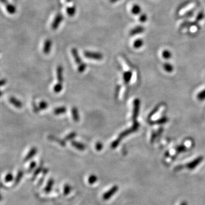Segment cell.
<instances>
[{
  "mask_svg": "<svg viewBox=\"0 0 205 205\" xmlns=\"http://www.w3.org/2000/svg\"><path fill=\"white\" fill-rule=\"evenodd\" d=\"M145 31V29L143 26H138L137 27H135V28L132 29V30L130 31V35H135L136 34H141L144 33Z\"/></svg>",
  "mask_w": 205,
  "mask_h": 205,
  "instance_id": "obj_7",
  "label": "cell"
},
{
  "mask_svg": "<svg viewBox=\"0 0 205 205\" xmlns=\"http://www.w3.org/2000/svg\"><path fill=\"white\" fill-rule=\"evenodd\" d=\"M62 88H63L62 84L58 83L56 84V85H54V87L53 88V90H54V92L59 93L62 90Z\"/></svg>",
  "mask_w": 205,
  "mask_h": 205,
  "instance_id": "obj_21",
  "label": "cell"
},
{
  "mask_svg": "<svg viewBox=\"0 0 205 205\" xmlns=\"http://www.w3.org/2000/svg\"><path fill=\"white\" fill-rule=\"evenodd\" d=\"M131 77V73L130 71H128L124 73V79L126 83H128V81H129Z\"/></svg>",
  "mask_w": 205,
  "mask_h": 205,
  "instance_id": "obj_27",
  "label": "cell"
},
{
  "mask_svg": "<svg viewBox=\"0 0 205 205\" xmlns=\"http://www.w3.org/2000/svg\"><path fill=\"white\" fill-rule=\"evenodd\" d=\"M37 153V149L36 148L33 147V148H31V149L29 152V153L26 155L25 158H24V161L26 162V161L30 160L31 158H32L34 157Z\"/></svg>",
  "mask_w": 205,
  "mask_h": 205,
  "instance_id": "obj_9",
  "label": "cell"
},
{
  "mask_svg": "<svg viewBox=\"0 0 205 205\" xmlns=\"http://www.w3.org/2000/svg\"><path fill=\"white\" fill-rule=\"evenodd\" d=\"M103 148V145L101 142H96V145H95V148L98 151H100Z\"/></svg>",
  "mask_w": 205,
  "mask_h": 205,
  "instance_id": "obj_30",
  "label": "cell"
},
{
  "mask_svg": "<svg viewBox=\"0 0 205 205\" xmlns=\"http://www.w3.org/2000/svg\"><path fill=\"white\" fill-rule=\"evenodd\" d=\"M48 107V104L45 101H41L39 104V108L40 110H46Z\"/></svg>",
  "mask_w": 205,
  "mask_h": 205,
  "instance_id": "obj_24",
  "label": "cell"
},
{
  "mask_svg": "<svg viewBox=\"0 0 205 205\" xmlns=\"http://www.w3.org/2000/svg\"><path fill=\"white\" fill-rule=\"evenodd\" d=\"M1 2L5 5L7 12L10 14H13L16 12V8L15 6L9 3L8 0H1Z\"/></svg>",
  "mask_w": 205,
  "mask_h": 205,
  "instance_id": "obj_4",
  "label": "cell"
},
{
  "mask_svg": "<svg viewBox=\"0 0 205 205\" xmlns=\"http://www.w3.org/2000/svg\"><path fill=\"white\" fill-rule=\"evenodd\" d=\"M70 192H71V186L68 184H66L63 188V193L64 195L66 196L68 195V194H70Z\"/></svg>",
  "mask_w": 205,
  "mask_h": 205,
  "instance_id": "obj_26",
  "label": "cell"
},
{
  "mask_svg": "<svg viewBox=\"0 0 205 205\" xmlns=\"http://www.w3.org/2000/svg\"><path fill=\"white\" fill-rule=\"evenodd\" d=\"M48 138L50 140H51L55 141L56 142H58V144H59L60 145L62 146H65V145H66V141L65 140H61V139H60V138L56 137V136H52V135H50V136H49Z\"/></svg>",
  "mask_w": 205,
  "mask_h": 205,
  "instance_id": "obj_14",
  "label": "cell"
},
{
  "mask_svg": "<svg viewBox=\"0 0 205 205\" xmlns=\"http://www.w3.org/2000/svg\"><path fill=\"white\" fill-rule=\"evenodd\" d=\"M6 80L5 79H2L1 81V86H3L4 85H6Z\"/></svg>",
  "mask_w": 205,
  "mask_h": 205,
  "instance_id": "obj_34",
  "label": "cell"
},
{
  "mask_svg": "<svg viewBox=\"0 0 205 205\" xmlns=\"http://www.w3.org/2000/svg\"><path fill=\"white\" fill-rule=\"evenodd\" d=\"M5 181L6 182H10L11 181H12L13 180V175L12 174H11L10 173H9L8 174H7L5 177Z\"/></svg>",
  "mask_w": 205,
  "mask_h": 205,
  "instance_id": "obj_28",
  "label": "cell"
},
{
  "mask_svg": "<svg viewBox=\"0 0 205 205\" xmlns=\"http://www.w3.org/2000/svg\"><path fill=\"white\" fill-rule=\"evenodd\" d=\"M9 102L14 107L18 108H21L22 107V103L19 100H18L14 97H10L9 98Z\"/></svg>",
  "mask_w": 205,
  "mask_h": 205,
  "instance_id": "obj_11",
  "label": "cell"
},
{
  "mask_svg": "<svg viewBox=\"0 0 205 205\" xmlns=\"http://www.w3.org/2000/svg\"><path fill=\"white\" fill-rule=\"evenodd\" d=\"M66 12L70 17H73L76 13V7L75 6L67 7Z\"/></svg>",
  "mask_w": 205,
  "mask_h": 205,
  "instance_id": "obj_15",
  "label": "cell"
},
{
  "mask_svg": "<svg viewBox=\"0 0 205 205\" xmlns=\"http://www.w3.org/2000/svg\"><path fill=\"white\" fill-rule=\"evenodd\" d=\"M23 175V172L22 171H20L18 172L17 176H16V177L15 178V181H14V184H15L16 185L20 183V182L21 180Z\"/></svg>",
  "mask_w": 205,
  "mask_h": 205,
  "instance_id": "obj_19",
  "label": "cell"
},
{
  "mask_svg": "<svg viewBox=\"0 0 205 205\" xmlns=\"http://www.w3.org/2000/svg\"><path fill=\"white\" fill-rule=\"evenodd\" d=\"M203 12H200L198 14L197 16L196 17V21L198 22L201 21V20L203 18Z\"/></svg>",
  "mask_w": 205,
  "mask_h": 205,
  "instance_id": "obj_32",
  "label": "cell"
},
{
  "mask_svg": "<svg viewBox=\"0 0 205 205\" xmlns=\"http://www.w3.org/2000/svg\"><path fill=\"white\" fill-rule=\"evenodd\" d=\"M164 67L167 71H171L172 70V67L169 63H165L164 65Z\"/></svg>",
  "mask_w": 205,
  "mask_h": 205,
  "instance_id": "obj_33",
  "label": "cell"
},
{
  "mask_svg": "<svg viewBox=\"0 0 205 205\" xmlns=\"http://www.w3.org/2000/svg\"><path fill=\"white\" fill-rule=\"evenodd\" d=\"M84 56L87 58L96 60H100L103 58L102 54L98 52L86 51L84 52Z\"/></svg>",
  "mask_w": 205,
  "mask_h": 205,
  "instance_id": "obj_1",
  "label": "cell"
},
{
  "mask_svg": "<svg viewBox=\"0 0 205 205\" xmlns=\"http://www.w3.org/2000/svg\"><path fill=\"white\" fill-rule=\"evenodd\" d=\"M54 179H52V178H50V179H49V181H47L46 186V187H45V189H44L45 192L49 193V192H51L52 186L54 185Z\"/></svg>",
  "mask_w": 205,
  "mask_h": 205,
  "instance_id": "obj_13",
  "label": "cell"
},
{
  "mask_svg": "<svg viewBox=\"0 0 205 205\" xmlns=\"http://www.w3.org/2000/svg\"><path fill=\"white\" fill-rule=\"evenodd\" d=\"M71 53L73 55V57L75 59V62L77 63V64L79 66H81V64H84L85 63L81 60V58L80 57V56L79 55L78 51L77 50V49L75 48H73L71 49Z\"/></svg>",
  "mask_w": 205,
  "mask_h": 205,
  "instance_id": "obj_5",
  "label": "cell"
},
{
  "mask_svg": "<svg viewBox=\"0 0 205 205\" xmlns=\"http://www.w3.org/2000/svg\"><path fill=\"white\" fill-rule=\"evenodd\" d=\"M98 180V177L96 175H94V174H92V175H90L88 178V183L91 184V185H92V184H95Z\"/></svg>",
  "mask_w": 205,
  "mask_h": 205,
  "instance_id": "obj_23",
  "label": "cell"
},
{
  "mask_svg": "<svg viewBox=\"0 0 205 205\" xmlns=\"http://www.w3.org/2000/svg\"><path fill=\"white\" fill-rule=\"evenodd\" d=\"M144 41L141 39H137L135 40V41L133 43V47L135 49H139L143 46Z\"/></svg>",
  "mask_w": 205,
  "mask_h": 205,
  "instance_id": "obj_18",
  "label": "cell"
},
{
  "mask_svg": "<svg viewBox=\"0 0 205 205\" xmlns=\"http://www.w3.org/2000/svg\"><path fill=\"white\" fill-rule=\"evenodd\" d=\"M147 19H148V17H147V16H146V14H142L139 17V21L141 22H142V23L146 21Z\"/></svg>",
  "mask_w": 205,
  "mask_h": 205,
  "instance_id": "obj_29",
  "label": "cell"
},
{
  "mask_svg": "<svg viewBox=\"0 0 205 205\" xmlns=\"http://www.w3.org/2000/svg\"><path fill=\"white\" fill-rule=\"evenodd\" d=\"M162 56L165 59H169L171 56V54L169 50H165L164 51H162Z\"/></svg>",
  "mask_w": 205,
  "mask_h": 205,
  "instance_id": "obj_25",
  "label": "cell"
},
{
  "mask_svg": "<svg viewBox=\"0 0 205 205\" xmlns=\"http://www.w3.org/2000/svg\"><path fill=\"white\" fill-rule=\"evenodd\" d=\"M181 205H186V204L185 203H182V204Z\"/></svg>",
  "mask_w": 205,
  "mask_h": 205,
  "instance_id": "obj_36",
  "label": "cell"
},
{
  "mask_svg": "<svg viewBox=\"0 0 205 205\" xmlns=\"http://www.w3.org/2000/svg\"><path fill=\"white\" fill-rule=\"evenodd\" d=\"M141 9L140 6L138 5L135 4L131 9V12L134 15H138L141 13Z\"/></svg>",
  "mask_w": 205,
  "mask_h": 205,
  "instance_id": "obj_17",
  "label": "cell"
},
{
  "mask_svg": "<svg viewBox=\"0 0 205 205\" xmlns=\"http://www.w3.org/2000/svg\"><path fill=\"white\" fill-rule=\"evenodd\" d=\"M118 189H119V188L117 185L112 186L110 190L107 191V192L103 194V199L105 201H107L108 200L110 199L112 196H113L114 194H115L116 192H117Z\"/></svg>",
  "mask_w": 205,
  "mask_h": 205,
  "instance_id": "obj_3",
  "label": "cell"
},
{
  "mask_svg": "<svg viewBox=\"0 0 205 205\" xmlns=\"http://www.w3.org/2000/svg\"><path fill=\"white\" fill-rule=\"evenodd\" d=\"M71 145H73L74 148H75L81 151H83L85 149V145L79 142H77L75 141H71Z\"/></svg>",
  "mask_w": 205,
  "mask_h": 205,
  "instance_id": "obj_10",
  "label": "cell"
},
{
  "mask_svg": "<svg viewBox=\"0 0 205 205\" xmlns=\"http://www.w3.org/2000/svg\"><path fill=\"white\" fill-rule=\"evenodd\" d=\"M43 165L42 164V165H40L35 169V171H34L33 176V179H34L37 176H38L39 174L42 171H43Z\"/></svg>",
  "mask_w": 205,
  "mask_h": 205,
  "instance_id": "obj_22",
  "label": "cell"
},
{
  "mask_svg": "<svg viewBox=\"0 0 205 205\" xmlns=\"http://www.w3.org/2000/svg\"><path fill=\"white\" fill-rule=\"evenodd\" d=\"M119 0H110V1L111 2H112V3H115V2H117V1H119Z\"/></svg>",
  "mask_w": 205,
  "mask_h": 205,
  "instance_id": "obj_35",
  "label": "cell"
},
{
  "mask_svg": "<svg viewBox=\"0 0 205 205\" xmlns=\"http://www.w3.org/2000/svg\"><path fill=\"white\" fill-rule=\"evenodd\" d=\"M63 67L62 66H58L57 69H56V76H57V79L58 83H62L63 81Z\"/></svg>",
  "mask_w": 205,
  "mask_h": 205,
  "instance_id": "obj_8",
  "label": "cell"
},
{
  "mask_svg": "<svg viewBox=\"0 0 205 205\" xmlns=\"http://www.w3.org/2000/svg\"><path fill=\"white\" fill-rule=\"evenodd\" d=\"M77 136V133L75 132H73L69 133L66 136L64 137V140L65 141H68V140H71L73 138H74Z\"/></svg>",
  "mask_w": 205,
  "mask_h": 205,
  "instance_id": "obj_20",
  "label": "cell"
},
{
  "mask_svg": "<svg viewBox=\"0 0 205 205\" xmlns=\"http://www.w3.org/2000/svg\"><path fill=\"white\" fill-rule=\"evenodd\" d=\"M36 165H37L36 162L35 161H32L31 162L29 167V169H28V172H31V171H33L35 168V167H36Z\"/></svg>",
  "mask_w": 205,
  "mask_h": 205,
  "instance_id": "obj_31",
  "label": "cell"
},
{
  "mask_svg": "<svg viewBox=\"0 0 205 205\" xmlns=\"http://www.w3.org/2000/svg\"><path fill=\"white\" fill-rule=\"evenodd\" d=\"M63 20V16L60 13H58L54 18L51 24V27L53 30H56L61 22Z\"/></svg>",
  "mask_w": 205,
  "mask_h": 205,
  "instance_id": "obj_2",
  "label": "cell"
},
{
  "mask_svg": "<svg viewBox=\"0 0 205 205\" xmlns=\"http://www.w3.org/2000/svg\"><path fill=\"white\" fill-rule=\"evenodd\" d=\"M51 47H52V41L49 39H47L45 40L43 47V51L45 54H48L51 51Z\"/></svg>",
  "mask_w": 205,
  "mask_h": 205,
  "instance_id": "obj_6",
  "label": "cell"
},
{
  "mask_svg": "<svg viewBox=\"0 0 205 205\" xmlns=\"http://www.w3.org/2000/svg\"><path fill=\"white\" fill-rule=\"evenodd\" d=\"M71 114L73 116V120L75 122H78L80 119V116L79 114L78 110L76 107H73L71 109Z\"/></svg>",
  "mask_w": 205,
  "mask_h": 205,
  "instance_id": "obj_12",
  "label": "cell"
},
{
  "mask_svg": "<svg viewBox=\"0 0 205 205\" xmlns=\"http://www.w3.org/2000/svg\"><path fill=\"white\" fill-rule=\"evenodd\" d=\"M66 112V108L65 107H60L56 108L54 110V113L56 115H61L62 113H64Z\"/></svg>",
  "mask_w": 205,
  "mask_h": 205,
  "instance_id": "obj_16",
  "label": "cell"
}]
</instances>
